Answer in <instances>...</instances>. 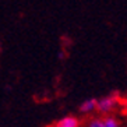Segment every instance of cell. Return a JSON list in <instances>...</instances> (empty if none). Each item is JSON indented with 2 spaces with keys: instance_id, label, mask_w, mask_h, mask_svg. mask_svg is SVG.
Returning <instances> with one entry per match:
<instances>
[{
  "instance_id": "obj_1",
  "label": "cell",
  "mask_w": 127,
  "mask_h": 127,
  "mask_svg": "<svg viewBox=\"0 0 127 127\" xmlns=\"http://www.w3.org/2000/svg\"><path fill=\"white\" fill-rule=\"evenodd\" d=\"M120 103V98L116 94H110L106 96H102L96 99V112L103 116H109Z\"/></svg>"
},
{
  "instance_id": "obj_2",
  "label": "cell",
  "mask_w": 127,
  "mask_h": 127,
  "mask_svg": "<svg viewBox=\"0 0 127 127\" xmlns=\"http://www.w3.org/2000/svg\"><path fill=\"white\" fill-rule=\"evenodd\" d=\"M85 127H120L119 120L115 116H101V117H91L87 122Z\"/></svg>"
},
{
  "instance_id": "obj_3",
  "label": "cell",
  "mask_w": 127,
  "mask_h": 127,
  "mask_svg": "<svg viewBox=\"0 0 127 127\" xmlns=\"http://www.w3.org/2000/svg\"><path fill=\"white\" fill-rule=\"evenodd\" d=\"M55 124H56V127H80L81 123L75 116H64Z\"/></svg>"
},
{
  "instance_id": "obj_4",
  "label": "cell",
  "mask_w": 127,
  "mask_h": 127,
  "mask_svg": "<svg viewBox=\"0 0 127 127\" xmlns=\"http://www.w3.org/2000/svg\"><path fill=\"white\" fill-rule=\"evenodd\" d=\"M78 110L81 113H84V115H90V113L95 112V110H96V99H95V98H90V99L84 101L80 105Z\"/></svg>"
},
{
  "instance_id": "obj_5",
  "label": "cell",
  "mask_w": 127,
  "mask_h": 127,
  "mask_svg": "<svg viewBox=\"0 0 127 127\" xmlns=\"http://www.w3.org/2000/svg\"><path fill=\"white\" fill-rule=\"evenodd\" d=\"M48 127H56V124H50V126H48Z\"/></svg>"
},
{
  "instance_id": "obj_6",
  "label": "cell",
  "mask_w": 127,
  "mask_h": 127,
  "mask_svg": "<svg viewBox=\"0 0 127 127\" xmlns=\"http://www.w3.org/2000/svg\"><path fill=\"white\" fill-rule=\"evenodd\" d=\"M0 48H1V46H0Z\"/></svg>"
}]
</instances>
